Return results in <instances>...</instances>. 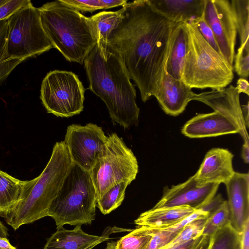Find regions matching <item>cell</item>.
<instances>
[{"label":"cell","instance_id":"obj_47","mask_svg":"<svg viewBox=\"0 0 249 249\" xmlns=\"http://www.w3.org/2000/svg\"><path fill=\"white\" fill-rule=\"evenodd\" d=\"M208 244L207 245H206V246L199 249H208Z\"/></svg>","mask_w":249,"mask_h":249},{"label":"cell","instance_id":"obj_5","mask_svg":"<svg viewBox=\"0 0 249 249\" xmlns=\"http://www.w3.org/2000/svg\"><path fill=\"white\" fill-rule=\"evenodd\" d=\"M187 48L181 80L191 88L218 89L234 78L233 67L202 37L193 20L186 22Z\"/></svg>","mask_w":249,"mask_h":249},{"label":"cell","instance_id":"obj_32","mask_svg":"<svg viewBox=\"0 0 249 249\" xmlns=\"http://www.w3.org/2000/svg\"><path fill=\"white\" fill-rule=\"evenodd\" d=\"M171 227L161 229L153 230L152 237L144 249H161L169 244L179 233Z\"/></svg>","mask_w":249,"mask_h":249},{"label":"cell","instance_id":"obj_16","mask_svg":"<svg viewBox=\"0 0 249 249\" xmlns=\"http://www.w3.org/2000/svg\"><path fill=\"white\" fill-rule=\"evenodd\" d=\"M232 226L241 233L249 219V174L235 172L225 184Z\"/></svg>","mask_w":249,"mask_h":249},{"label":"cell","instance_id":"obj_35","mask_svg":"<svg viewBox=\"0 0 249 249\" xmlns=\"http://www.w3.org/2000/svg\"><path fill=\"white\" fill-rule=\"evenodd\" d=\"M30 3L29 0H9L0 7V20L8 18L19 8Z\"/></svg>","mask_w":249,"mask_h":249},{"label":"cell","instance_id":"obj_37","mask_svg":"<svg viewBox=\"0 0 249 249\" xmlns=\"http://www.w3.org/2000/svg\"><path fill=\"white\" fill-rule=\"evenodd\" d=\"M224 200L222 196L219 194L215 196L212 199L200 209L208 213L210 215L219 207Z\"/></svg>","mask_w":249,"mask_h":249},{"label":"cell","instance_id":"obj_46","mask_svg":"<svg viewBox=\"0 0 249 249\" xmlns=\"http://www.w3.org/2000/svg\"><path fill=\"white\" fill-rule=\"evenodd\" d=\"M9 0H0V7L7 3Z\"/></svg>","mask_w":249,"mask_h":249},{"label":"cell","instance_id":"obj_38","mask_svg":"<svg viewBox=\"0 0 249 249\" xmlns=\"http://www.w3.org/2000/svg\"><path fill=\"white\" fill-rule=\"evenodd\" d=\"M241 249H249V219L246 221L241 233Z\"/></svg>","mask_w":249,"mask_h":249},{"label":"cell","instance_id":"obj_44","mask_svg":"<svg viewBox=\"0 0 249 249\" xmlns=\"http://www.w3.org/2000/svg\"><path fill=\"white\" fill-rule=\"evenodd\" d=\"M116 242L111 241L107 242L105 249H116Z\"/></svg>","mask_w":249,"mask_h":249},{"label":"cell","instance_id":"obj_39","mask_svg":"<svg viewBox=\"0 0 249 249\" xmlns=\"http://www.w3.org/2000/svg\"><path fill=\"white\" fill-rule=\"evenodd\" d=\"M235 87L239 94L243 93L249 95V84L246 78L241 77L238 79Z\"/></svg>","mask_w":249,"mask_h":249},{"label":"cell","instance_id":"obj_13","mask_svg":"<svg viewBox=\"0 0 249 249\" xmlns=\"http://www.w3.org/2000/svg\"><path fill=\"white\" fill-rule=\"evenodd\" d=\"M193 100L201 102L230 119L237 126L244 143L249 144V135L243 117L240 94L233 86L195 93Z\"/></svg>","mask_w":249,"mask_h":249},{"label":"cell","instance_id":"obj_43","mask_svg":"<svg viewBox=\"0 0 249 249\" xmlns=\"http://www.w3.org/2000/svg\"><path fill=\"white\" fill-rule=\"evenodd\" d=\"M8 235L7 228L0 221V237H7Z\"/></svg>","mask_w":249,"mask_h":249},{"label":"cell","instance_id":"obj_36","mask_svg":"<svg viewBox=\"0 0 249 249\" xmlns=\"http://www.w3.org/2000/svg\"><path fill=\"white\" fill-rule=\"evenodd\" d=\"M209 239V237L201 234L194 239L168 249H199L207 245Z\"/></svg>","mask_w":249,"mask_h":249},{"label":"cell","instance_id":"obj_26","mask_svg":"<svg viewBox=\"0 0 249 249\" xmlns=\"http://www.w3.org/2000/svg\"><path fill=\"white\" fill-rule=\"evenodd\" d=\"M240 37L239 48L249 49V0H232Z\"/></svg>","mask_w":249,"mask_h":249},{"label":"cell","instance_id":"obj_19","mask_svg":"<svg viewBox=\"0 0 249 249\" xmlns=\"http://www.w3.org/2000/svg\"><path fill=\"white\" fill-rule=\"evenodd\" d=\"M108 239L107 233L101 236L88 234L82 230L81 226H75L71 230L60 227L47 239L42 249H85L96 242H103Z\"/></svg>","mask_w":249,"mask_h":249},{"label":"cell","instance_id":"obj_30","mask_svg":"<svg viewBox=\"0 0 249 249\" xmlns=\"http://www.w3.org/2000/svg\"><path fill=\"white\" fill-rule=\"evenodd\" d=\"M230 222V213L227 200H224L219 207L207 218L202 234L212 236L220 228Z\"/></svg>","mask_w":249,"mask_h":249},{"label":"cell","instance_id":"obj_18","mask_svg":"<svg viewBox=\"0 0 249 249\" xmlns=\"http://www.w3.org/2000/svg\"><path fill=\"white\" fill-rule=\"evenodd\" d=\"M158 13L175 23H185L201 17L205 0H148Z\"/></svg>","mask_w":249,"mask_h":249},{"label":"cell","instance_id":"obj_20","mask_svg":"<svg viewBox=\"0 0 249 249\" xmlns=\"http://www.w3.org/2000/svg\"><path fill=\"white\" fill-rule=\"evenodd\" d=\"M195 211L188 206L152 208L141 213L134 223L138 227L164 229L178 223Z\"/></svg>","mask_w":249,"mask_h":249},{"label":"cell","instance_id":"obj_6","mask_svg":"<svg viewBox=\"0 0 249 249\" xmlns=\"http://www.w3.org/2000/svg\"><path fill=\"white\" fill-rule=\"evenodd\" d=\"M96 200L90 172L72 162L48 216L54 219L57 228L90 225L95 219Z\"/></svg>","mask_w":249,"mask_h":249},{"label":"cell","instance_id":"obj_33","mask_svg":"<svg viewBox=\"0 0 249 249\" xmlns=\"http://www.w3.org/2000/svg\"><path fill=\"white\" fill-rule=\"evenodd\" d=\"M234 59L236 72L241 78H248L249 75V50L238 48Z\"/></svg>","mask_w":249,"mask_h":249},{"label":"cell","instance_id":"obj_22","mask_svg":"<svg viewBox=\"0 0 249 249\" xmlns=\"http://www.w3.org/2000/svg\"><path fill=\"white\" fill-rule=\"evenodd\" d=\"M124 9L115 11H102L89 17L95 36L99 44L107 46V39L111 31L120 21Z\"/></svg>","mask_w":249,"mask_h":249},{"label":"cell","instance_id":"obj_14","mask_svg":"<svg viewBox=\"0 0 249 249\" xmlns=\"http://www.w3.org/2000/svg\"><path fill=\"white\" fill-rule=\"evenodd\" d=\"M233 156L227 149L213 148L209 150L194 175L198 186L226 184L235 172L232 165Z\"/></svg>","mask_w":249,"mask_h":249},{"label":"cell","instance_id":"obj_40","mask_svg":"<svg viewBox=\"0 0 249 249\" xmlns=\"http://www.w3.org/2000/svg\"><path fill=\"white\" fill-rule=\"evenodd\" d=\"M249 102L246 105H241V110L245 124L247 128L249 126Z\"/></svg>","mask_w":249,"mask_h":249},{"label":"cell","instance_id":"obj_21","mask_svg":"<svg viewBox=\"0 0 249 249\" xmlns=\"http://www.w3.org/2000/svg\"><path fill=\"white\" fill-rule=\"evenodd\" d=\"M186 22L176 23L172 34L169 53L165 71L176 79H181V74L187 48Z\"/></svg>","mask_w":249,"mask_h":249},{"label":"cell","instance_id":"obj_41","mask_svg":"<svg viewBox=\"0 0 249 249\" xmlns=\"http://www.w3.org/2000/svg\"><path fill=\"white\" fill-rule=\"evenodd\" d=\"M241 156L244 162L246 163L249 162V144L244 143L241 152Z\"/></svg>","mask_w":249,"mask_h":249},{"label":"cell","instance_id":"obj_42","mask_svg":"<svg viewBox=\"0 0 249 249\" xmlns=\"http://www.w3.org/2000/svg\"><path fill=\"white\" fill-rule=\"evenodd\" d=\"M0 249H17L12 245L6 237H0Z\"/></svg>","mask_w":249,"mask_h":249},{"label":"cell","instance_id":"obj_10","mask_svg":"<svg viewBox=\"0 0 249 249\" xmlns=\"http://www.w3.org/2000/svg\"><path fill=\"white\" fill-rule=\"evenodd\" d=\"M107 138L103 128L96 124H72L67 127L64 142L71 161L90 172Z\"/></svg>","mask_w":249,"mask_h":249},{"label":"cell","instance_id":"obj_8","mask_svg":"<svg viewBox=\"0 0 249 249\" xmlns=\"http://www.w3.org/2000/svg\"><path fill=\"white\" fill-rule=\"evenodd\" d=\"M138 172V161L131 149L116 133L109 135L89 172L97 199L120 182L128 181L131 183Z\"/></svg>","mask_w":249,"mask_h":249},{"label":"cell","instance_id":"obj_25","mask_svg":"<svg viewBox=\"0 0 249 249\" xmlns=\"http://www.w3.org/2000/svg\"><path fill=\"white\" fill-rule=\"evenodd\" d=\"M130 183L128 181L120 182L97 199L96 207L103 214L109 213L121 205L125 197V190Z\"/></svg>","mask_w":249,"mask_h":249},{"label":"cell","instance_id":"obj_31","mask_svg":"<svg viewBox=\"0 0 249 249\" xmlns=\"http://www.w3.org/2000/svg\"><path fill=\"white\" fill-rule=\"evenodd\" d=\"M207 218H199L184 226L169 244L161 249H168L194 239L202 234Z\"/></svg>","mask_w":249,"mask_h":249},{"label":"cell","instance_id":"obj_4","mask_svg":"<svg viewBox=\"0 0 249 249\" xmlns=\"http://www.w3.org/2000/svg\"><path fill=\"white\" fill-rule=\"evenodd\" d=\"M38 9L53 48L67 61L83 64L97 43L89 17L60 0L47 2Z\"/></svg>","mask_w":249,"mask_h":249},{"label":"cell","instance_id":"obj_1","mask_svg":"<svg viewBox=\"0 0 249 249\" xmlns=\"http://www.w3.org/2000/svg\"><path fill=\"white\" fill-rule=\"evenodd\" d=\"M107 46L121 58L142 101L159 92L176 23L158 13L148 0L127 2Z\"/></svg>","mask_w":249,"mask_h":249},{"label":"cell","instance_id":"obj_2","mask_svg":"<svg viewBox=\"0 0 249 249\" xmlns=\"http://www.w3.org/2000/svg\"><path fill=\"white\" fill-rule=\"evenodd\" d=\"M89 89L105 103L114 124L124 128L137 126L140 108L136 91L120 56L98 43L85 58Z\"/></svg>","mask_w":249,"mask_h":249},{"label":"cell","instance_id":"obj_11","mask_svg":"<svg viewBox=\"0 0 249 249\" xmlns=\"http://www.w3.org/2000/svg\"><path fill=\"white\" fill-rule=\"evenodd\" d=\"M203 15L213 31L221 53L233 66L237 28L231 0H205Z\"/></svg>","mask_w":249,"mask_h":249},{"label":"cell","instance_id":"obj_24","mask_svg":"<svg viewBox=\"0 0 249 249\" xmlns=\"http://www.w3.org/2000/svg\"><path fill=\"white\" fill-rule=\"evenodd\" d=\"M241 233L229 222L210 237L208 249H241Z\"/></svg>","mask_w":249,"mask_h":249},{"label":"cell","instance_id":"obj_45","mask_svg":"<svg viewBox=\"0 0 249 249\" xmlns=\"http://www.w3.org/2000/svg\"><path fill=\"white\" fill-rule=\"evenodd\" d=\"M102 242H101V241L96 242V243L90 245V246L88 247V248H87L85 249H92L93 248H94L96 246L98 245L99 244H100Z\"/></svg>","mask_w":249,"mask_h":249},{"label":"cell","instance_id":"obj_15","mask_svg":"<svg viewBox=\"0 0 249 249\" xmlns=\"http://www.w3.org/2000/svg\"><path fill=\"white\" fill-rule=\"evenodd\" d=\"M181 132L190 138H201L239 133V130L230 119L214 111L194 116L185 124Z\"/></svg>","mask_w":249,"mask_h":249},{"label":"cell","instance_id":"obj_23","mask_svg":"<svg viewBox=\"0 0 249 249\" xmlns=\"http://www.w3.org/2000/svg\"><path fill=\"white\" fill-rule=\"evenodd\" d=\"M23 181L0 170V215L1 217L18 202Z\"/></svg>","mask_w":249,"mask_h":249},{"label":"cell","instance_id":"obj_17","mask_svg":"<svg viewBox=\"0 0 249 249\" xmlns=\"http://www.w3.org/2000/svg\"><path fill=\"white\" fill-rule=\"evenodd\" d=\"M181 79H176L165 71L161 88L155 97L167 114L176 116L182 113L195 93Z\"/></svg>","mask_w":249,"mask_h":249},{"label":"cell","instance_id":"obj_7","mask_svg":"<svg viewBox=\"0 0 249 249\" xmlns=\"http://www.w3.org/2000/svg\"><path fill=\"white\" fill-rule=\"evenodd\" d=\"M8 20L6 60L19 59L23 62L53 48L42 26L39 9L32 2L16 11Z\"/></svg>","mask_w":249,"mask_h":249},{"label":"cell","instance_id":"obj_34","mask_svg":"<svg viewBox=\"0 0 249 249\" xmlns=\"http://www.w3.org/2000/svg\"><path fill=\"white\" fill-rule=\"evenodd\" d=\"M204 39L218 53L222 54L211 27L205 21L203 15L192 19Z\"/></svg>","mask_w":249,"mask_h":249},{"label":"cell","instance_id":"obj_27","mask_svg":"<svg viewBox=\"0 0 249 249\" xmlns=\"http://www.w3.org/2000/svg\"><path fill=\"white\" fill-rule=\"evenodd\" d=\"M152 233V229L138 227L116 242V249H144Z\"/></svg>","mask_w":249,"mask_h":249},{"label":"cell","instance_id":"obj_28","mask_svg":"<svg viewBox=\"0 0 249 249\" xmlns=\"http://www.w3.org/2000/svg\"><path fill=\"white\" fill-rule=\"evenodd\" d=\"M8 35V20H0V85L8 77L13 70L23 62L19 59L6 60L5 50Z\"/></svg>","mask_w":249,"mask_h":249},{"label":"cell","instance_id":"obj_9","mask_svg":"<svg viewBox=\"0 0 249 249\" xmlns=\"http://www.w3.org/2000/svg\"><path fill=\"white\" fill-rule=\"evenodd\" d=\"M85 91L76 74L54 70L43 79L40 98L47 112L58 117L69 118L83 111Z\"/></svg>","mask_w":249,"mask_h":249},{"label":"cell","instance_id":"obj_12","mask_svg":"<svg viewBox=\"0 0 249 249\" xmlns=\"http://www.w3.org/2000/svg\"><path fill=\"white\" fill-rule=\"evenodd\" d=\"M219 186L213 183L199 186L193 175L184 182L165 187L162 196L153 208L188 206L197 210L214 197Z\"/></svg>","mask_w":249,"mask_h":249},{"label":"cell","instance_id":"obj_29","mask_svg":"<svg viewBox=\"0 0 249 249\" xmlns=\"http://www.w3.org/2000/svg\"><path fill=\"white\" fill-rule=\"evenodd\" d=\"M65 4L79 12L93 13L100 9H107L126 3L127 0H60Z\"/></svg>","mask_w":249,"mask_h":249},{"label":"cell","instance_id":"obj_3","mask_svg":"<svg viewBox=\"0 0 249 249\" xmlns=\"http://www.w3.org/2000/svg\"><path fill=\"white\" fill-rule=\"evenodd\" d=\"M72 161L64 141L54 145L50 159L37 177L23 181L18 202L3 216L17 230L20 226L48 216Z\"/></svg>","mask_w":249,"mask_h":249}]
</instances>
